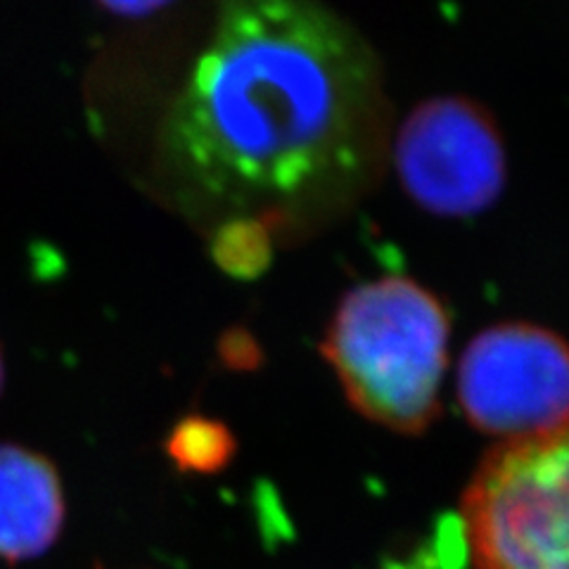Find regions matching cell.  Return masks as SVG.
I'll list each match as a JSON object with an SVG mask.
<instances>
[{
	"instance_id": "obj_8",
	"label": "cell",
	"mask_w": 569,
	"mask_h": 569,
	"mask_svg": "<svg viewBox=\"0 0 569 569\" xmlns=\"http://www.w3.org/2000/svg\"><path fill=\"white\" fill-rule=\"evenodd\" d=\"M104 8L119 14H148L162 8V3H107Z\"/></svg>"
},
{
	"instance_id": "obj_2",
	"label": "cell",
	"mask_w": 569,
	"mask_h": 569,
	"mask_svg": "<svg viewBox=\"0 0 569 569\" xmlns=\"http://www.w3.org/2000/svg\"><path fill=\"white\" fill-rule=\"evenodd\" d=\"M323 353L356 411L395 432L418 435L439 416L449 313L411 278L372 280L337 307Z\"/></svg>"
},
{
	"instance_id": "obj_9",
	"label": "cell",
	"mask_w": 569,
	"mask_h": 569,
	"mask_svg": "<svg viewBox=\"0 0 569 569\" xmlns=\"http://www.w3.org/2000/svg\"><path fill=\"white\" fill-rule=\"evenodd\" d=\"M0 387H3V359H0Z\"/></svg>"
},
{
	"instance_id": "obj_7",
	"label": "cell",
	"mask_w": 569,
	"mask_h": 569,
	"mask_svg": "<svg viewBox=\"0 0 569 569\" xmlns=\"http://www.w3.org/2000/svg\"><path fill=\"white\" fill-rule=\"evenodd\" d=\"M167 453L178 468L186 472H217L233 453V439H230L223 425L192 416L178 422L169 439Z\"/></svg>"
},
{
	"instance_id": "obj_6",
	"label": "cell",
	"mask_w": 569,
	"mask_h": 569,
	"mask_svg": "<svg viewBox=\"0 0 569 569\" xmlns=\"http://www.w3.org/2000/svg\"><path fill=\"white\" fill-rule=\"evenodd\" d=\"M64 491L52 462L17 443H0V560L43 556L64 527Z\"/></svg>"
},
{
	"instance_id": "obj_1",
	"label": "cell",
	"mask_w": 569,
	"mask_h": 569,
	"mask_svg": "<svg viewBox=\"0 0 569 569\" xmlns=\"http://www.w3.org/2000/svg\"><path fill=\"white\" fill-rule=\"evenodd\" d=\"M380 67L335 12L297 0L223 8L164 142L194 188L233 204L359 171L380 123Z\"/></svg>"
},
{
	"instance_id": "obj_4",
	"label": "cell",
	"mask_w": 569,
	"mask_h": 569,
	"mask_svg": "<svg viewBox=\"0 0 569 569\" xmlns=\"http://www.w3.org/2000/svg\"><path fill=\"white\" fill-rule=\"evenodd\" d=\"M468 420L487 435L515 439L569 420V345L529 323L479 332L458 368Z\"/></svg>"
},
{
	"instance_id": "obj_3",
	"label": "cell",
	"mask_w": 569,
	"mask_h": 569,
	"mask_svg": "<svg viewBox=\"0 0 569 569\" xmlns=\"http://www.w3.org/2000/svg\"><path fill=\"white\" fill-rule=\"evenodd\" d=\"M460 512L475 569H569V420L493 447Z\"/></svg>"
},
{
	"instance_id": "obj_5",
	"label": "cell",
	"mask_w": 569,
	"mask_h": 569,
	"mask_svg": "<svg viewBox=\"0 0 569 569\" xmlns=\"http://www.w3.org/2000/svg\"><path fill=\"white\" fill-rule=\"evenodd\" d=\"M401 186L439 217H472L491 207L506 186L501 131L485 107L460 96L420 102L397 138Z\"/></svg>"
}]
</instances>
